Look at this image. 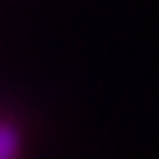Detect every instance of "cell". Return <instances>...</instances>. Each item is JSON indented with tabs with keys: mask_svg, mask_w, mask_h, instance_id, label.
Returning <instances> with one entry per match:
<instances>
[{
	"mask_svg": "<svg viewBox=\"0 0 159 159\" xmlns=\"http://www.w3.org/2000/svg\"><path fill=\"white\" fill-rule=\"evenodd\" d=\"M0 159H21V131L11 120H0Z\"/></svg>",
	"mask_w": 159,
	"mask_h": 159,
	"instance_id": "1",
	"label": "cell"
}]
</instances>
